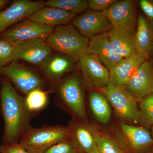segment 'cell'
<instances>
[{
	"instance_id": "cell-1",
	"label": "cell",
	"mask_w": 153,
	"mask_h": 153,
	"mask_svg": "<svg viewBox=\"0 0 153 153\" xmlns=\"http://www.w3.org/2000/svg\"><path fill=\"white\" fill-rule=\"evenodd\" d=\"M0 111L4 122L1 144L19 143L33 127L31 124L32 116L25 105V97L17 92L6 77L2 79L0 87Z\"/></svg>"
},
{
	"instance_id": "cell-2",
	"label": "cell",
	"mask_w": 153,
	"mask_h": 153,
	"mask_svg": "<svg viewBox=\"0 0 153 153\" xmlns=\"http://www.w3.org/2000/svg\"><path fill=\"white\" fill-rule=\"evenodd\" d=\"M89 40L73 25H66L54 29L45 41L52 50L79 61L86 54Z\"/></svg>"
},
{
	"instance_id": "cell-3",
	"label": "cell",
	"mask_w": 153,
	"mask_h": 153,
	"mask_svg": "<svg viewBox=\"0 0 153 153\" xmlns=\"http://www.w3.org/2000/svg\"><path fill=\"white\" fill-rule=\"evenodd\" d=\"M56 87L57 106L68 110L76 119L87 121L84 92L79 75L72 74L62 79Z\"/></svg>"
},
{
	"instance_id": "cell-4",
	"label": "cell",
	"mask_w": 153,
	"mask_h": 153,
	"mask_svg": "<svg viewBox=\"0 0 153 153\" xmlns=\"http://www.w3.org/2000/svg\"><path fill=\"white\" fill-rule=\"evenodd\" d=\"M70 137L68 127L61 125L32 127L19 143L31 153H44L54 145Z\"/></svg>"
},
{
	"instance_id": "cell-5",
	"label": "cell",
	"mask_w": 153,
	"mask_h": 153,
	"mask_svg": "<svg viewBox=\"0 0 153 153\" xmlns=\"http://www.w3.org/2000/svg\"><path fill=\"white\" fill-rule=\"evenodd\" d=\"M0 74L8 79L16 89L25 95L35 89L45 90L47 81L45 78L17 61H13L0 69Z\"/></svg>"
},
{
	"instance_id": "cell-6",
	"label": "cell",
	"mask_w": 153,
	"mask_h": 153,
	"mask_svg": "<svg viewBox=\"0 0 153 153\" xmlns=\"http://www.w3.org/2000/svg\"><path fill=\"white\" fill-rule=\"evenodd\" d=\"M99 89L122 119L134 123L139 121L140 111L136 100L125 88L117 87L109 82L105 87Z\"/></svg>"
},
{
	"instance_id": "cell-7",
	"label": "cell",
	"mask_w": 153,
	"mask_h": 153,
	"mask_svg": "<svg viewBox=\"0 0 153 153\" xmlns=\"http://www.w3.org/2000/svg\"><path fill=\"white\" fill-rule=\"evenodd\" d=\"M103 13L113 28L121 29L134 35L138 24L135 4L132 0L117 1Z\"/></svg>"
},
{
	"instance_id": "cell-8",
	"label": "cell",
	"mask_w": 153,
	"mask_h": 153,
	"mask_svg": "<svg viewBox=\"0 0 153 153\" xmlns=\"http://www.w3.org/2000/svg\"><path fill=\"white\" fill-rule=\"evenodd\" d=\"M54 29L25 19L5 31L1 38L13 45L34 38L45 40Z\"/></svg>"
},
{
	"instance_id": "cell-9",
	"label": "cell",
	"mask_w": 153,
	"mask_h": 153,
	"mask_svg": "<svg viewBox=\"0 0 153 153\" xmlns=\"http://www.w3.org/2000/svg\"><path fill=\"white\" fill-rule=\"evenodd\" d=\"M73 26L82 36L90 38L108 33L113 27L102 12L88 9L72 20Z\"/></svg>"
},
{
	"instance_id": "cell-10",
	"label": "cell",
	"mask_w": 153,
	"mask_h": 153,
	"mask_svg": "<svg viewBox=\"0 0 153 153\" xmlns=\"http://www.w3.org/2000/svg\"><path fill=\"white\" fill-rule=\"evenodd\" d=\"M45 6V2L31 0H16L7 8L0 11V34L16 25L38 9Z\"/></svg>"
},
{
	"instance_id": "cell-11",
	"label": "cell",
	"mask_w": 153,
	"mask_h": 153,
	"mask_svg": "<svg viewBox=\"0 0 153 153\" xmlns=\"http://www.w3.org/2000/svg\"><path fill=\"white\" fill-rule=\"evenodd\" d=\"M15 61L22 60L36 66H41L52 54V50L46 41L34 38L13 45Z\"/></svg>"
},
{
	"instance_id": "cell-12",
	"label": "cell",
	"mask_w": 153,
	"mask_h": 153,
	"mask_svg": "<svg viewBox=\"0 0 153 153\" xmlns=\"http://www.w3.org/2000/svg\"><path fill=\"white\" fill-rule=\"evenodd\" d=\"M124 88L136 101L153 93V61H144L132 75Z\"/></svg>"
},
{
	"instance_id": "cell-13",
	"label": "cell",
	"mask_w": 153,
	"mask_h": 153,
	"mask_svg": "<svg viewBox=\"0 0 153 153\" xmlns=\"http://www.w3.org/2000/svg\"><path fill=\"white\" fill-rule=\"evenodd\" d=\"M79 62L83 79L88 87L99 89L107 85L109 82V69L97 57L85 54Z\"/></svg>"
},
{
	"instance_id": "cell-14",
	"label": "cell",
	"mask_w": 153,
	"mask_h": 153,
	"mask_svg": "<svg viewBox=\"0 0 153 153\" xmlns=\"http://www.w3.org/2000/svg\"><path fill=\"white\" fill-rule=\"evenodd\" d=\"M76 61L60 53L52 54L41 66L44 78L56 87L66 73L74 70Z\"/></svg>"
},
{
	"instance_id": "cell-15",
	"label": "cell",
	"mask_w": 153,
	"mask_h": 153,
	"mask_svg": "<svg viewBox=\"0 0 153 153\" xmlns=\"http://www.w3.org/2000/svg\"><path fill=\"white\" fill-rule=\"evenodd\" d=\"M86 54L97 57L108 69L123 59L116 54L108 33L90 38Z\"/></svg>"
},
{
	"instance_id": "cell-16",
	"label": "cell",
	"mask_w": 153,
	"mask_h": 153,
	"mask_svg": "<svg viewBox=\"0 0 153 153\" xmlns=\"http://www.w3.org/2000/svg\"><path fill=\"white\" fill-rule=\"evenodd\" d=\"M146 60L137 52L131 57L123 58L109 69V82L124 88L135 71Z\"/></svg>"
},
{
	"instance_id": "cell-17",
	"label": "cell",
	"mask_w": 153,
	"mask_h": 153,
	"mask_svg": "<svg viewBox=\"0 0 153 153\" xmlns=\"http://www.w3.org/2000/svg\"><path fill=\"white\" fill-rule=\"evenodd\" d=\"M76 14L53 7L44 6L30 15L27 19L38 24L53 27L67 25Z\"/></svg>"
},
{
	"instance_id": "cell-18",
	"label": "cell",
	"mask_w": 153,
	"mask_h": 153,
	"mask_svg": "<svg viewBox=\"0 0 153 153\" xmlns=\"http://www.w3.org/2000/svg\"><path fill=\"white\" fill-rule=\"evenodd\" d=\"M134 41L137 52L150 60L153 53V22L141 14L138 16Z\"/></svg>"
},
{
	"instance_id": "cell-19",
	"label": "cell",
	"mask_w": 153,
	"mask_h": 153,
	"mask_svg": "<svg viewBox=\"0 0 153 153\" xmlns=\"http://www.w3.org/2000/svg\"><path fill=\"white\" fill-rule=\"evenodd\" d=\"M121 128L126 138L131 153H146L153 144L149 133L145 129L122 123Z\"/></svg>"
},
{
	"instance_id": "cell-20",
	"label": "cell",
	"mask_w": 153,
	"mask_h": 153,
	"mask_svg": "<svg viewBox=\"0 0 153 153\" xmlns=\"http://www.w3.org/2000/svg\"><path fill=\"white\" fill-rule=\"evenodd\" d=\"M70 138L80 153H93L96 150L95 136L86 122L76 120L68 127Z\"/></svg>"
},
{
	"instance_id": "cell-21",
	"label": "cell",
	"mask_w": 153,
	"mask_h": 153,
	"mask_svg": "<svg viewBox=\"0 0 153 153\" xmlns=\"http://www.w3.org/2000/svg\"><path fill=\"white\" fill-rule=\"evenodd\" d=\"M108 33L111 44L117 55L122 58H126L136 54L134 35L126 30L115 28H113Z\"/></svg>"
},
{
	"instance_id": "cell-22",
	"label": "cell",
	"mask_w": 153,
	"mask_h": 153,
	"mask_svg": "<svg viewBox=\"0 0 153 153\" xmlns=\"http://www.w3.org/2000/svg\"><path fill=\"white\" fill-rule=\"evenodd\" d=\"M89 103L91 111L96 119L102 123H107L111 117V109L109 102L102 94L91 91Z\"/></svg>"
},
{
	"instance_id": "cell-23",
	"label": "cell",
	"mask_w": 153,
	"mask_h": 153,
	"mask_svg": "<svg viewBox=\"0 0 153 153\" xmlns=\"http://www.w3.org/2000/svg\"><path fill=\"white\" fill-rule=\"evenodd\" d=\"M52 92L51 90L36 89L26 95L25 97V105L32 116L46 107L48 103L49 94Z\"/></svg>"
},
{
	"instance_id": "cell-24",
	"label": "cell",
	"mask_w": 153,
	"mask_h": 153,
	"mask_svg": "<svg viewBox=\"0 0 153 153\" xmlns=\"http://www.w3.org/2000/svg\"><path fill=\"white\" fill-rule=\"evenodd\" d=\"M45 6L57 8L63 10L77 14L85 12L88 9L86 0H48Z\"/></svg>"
},
{
	"instance_id": "cell-25",
	"label": "cell",
	"mask_w": 153,
	"mask_h": 153,
	"mask_svg": "<svg viewBox=\"0 0 153 153\" xmlns=\"http://www.w3.org/2000/svg\"><path fill=\"white\" fill-rule=\"evenodd\" d=\"M95 138L97 149L100 153H129L109 137L97 134Z\"/></svg>"
},
{
	"instance_id": "cell-26",
	"label": "cell",
	"mask_w": 153,
	"mask_h": 153,
	"mask_svg": "<svg viewBox=\"0 0 153 153\" xmlns=\"http://www.w3.org/2000/svg\"><path fill=\"white\" fill-rule=\"evenodd\" d=\"M139 111V120L146 125L153 126V93L141 100Z\"/></svg>"
},
{
	"instance_id": "cell-27",
	"label": "cell",
	"mask_w": 153,
	"mask_h": 153,
	"mask_svg": "<svg viewBox=\"0 0 153 153\" xmlns=\"http://www.w3.org/2000/svg\"><path fill=\"white\" fill-rule=\"evenodd\" d=\"M13 61H15L14 45L0 38V69Z\"/></svg>"
},
{
	"instance_id": "cell-28",
	"label": "cell",
	"mask_w": 153,
	"mask_h": 153,
	"mask_svg": "<svg viewBox=\"0 0 153 153\" xmlns=\"http://www.w3.org/2000/svg\"><path fill=\"white\" fill-rule=\"evenodd\" d=\"M44 153H80L70 138L58 143Z\"/></svg>"
},
{
	"instance_id": "cell-29",
	"label": "cell",
	"mask_w": 153,
	"mask_h": 153,
	"mask_svg": "<svg viewBox=\"0 0 153 153\" xmlns=\"http://www.w3.org/2000/svg\"><path fill=\"white\" fill-rule=\"evenodd\" d=\"M116 0H88V9L96 12H103Z\"/></svg>"
},
{
	"instance_id": "cell-30",
	"label": "cell",
	"mask_w": 153,
	"mask_h": 153,
	"mask_svg": "<svg viewBox=\"0 0 153 153\" xmlns=\"http://www.w3.org/2000/svg\"><path fill=\"white\" fill-rule=\"evenodd\" d=\"M1 153H31L27 151L20 143L0 146Z\"/></svg>"
},
{
	"instance_id": "cell-31",
	"label": "cell",
	"mask_w": 153,
	"mask_h": 153,
	"mask_svg": "<svg viewBox=\"0 0 153 153\" xmlns=\"http://www.w3.org/2000/svg\"><path fill=\"white\" fill-rule=\"evenodd\" d=\"M139 3L148 19L153 22V0H140Z\"/></svg>"
},
{
	"instance_id": "cell-32",
	"label": "cell",
	"mask_w": 153,
	"mask_h": 153,
	"mask_svg": "<svg viewBox=\"0 0 153 153\" xmlns=\"http://www.w3.org/2000/svg\"><path fill=\"white\" fill-rule=\"evenodd\" d=\"M8 2L9 1L7 0H0V10L4 7Z\"/></svg>"
},
{
	"instance_id": "cell-33",
	"label": "cell",
	"mask_w": 153,
	"mask_h": 153,
	"mask_svg": "<svg viewBox=\"0 0 153 153\" xmlns=\"http://www.w3.org/2000/svg\"><path fill=\"white\" fill-rule=\"evenodd\" d=\"M93 153H100L98 150H97V149H96V150Z\"/></svg>"
},
{
	"instance_id": "cell-34",
	"label": "cell",
	"mask_w": 153,
	"mask_h": 153,
	"mask_svg": "<svg viewBox=\"0 0 153 153\" xmlns=\"http://www.w3.org/2000/svg\"><path fill=\"white\" fill-rule=\"evenodd\" d=\"M2 79H1V77H0V87H1V83Z\"/></svg>"
},
{
	"instance_id": "cell-35",
	"label": "cell",
	"mask_w": 153,
	"mask_h": 153,
	"mask_svg": "<svg viewBox=\"0 0 153 153\" xmlns=\"http://www.w3.org/2000/svg\"><path fill=\"white\" fill-rule=\"evenodd\" d=\"M150 153H153V152H151Z\"/></svg>"
},
{
	"instance_id": "cell-36",
	"label": "cell",
	"mask_w": 153,
	"mask_h": 153,
	"mask_svg": "<svg viewBox=\"0 0 153 153\" xmlns=\"http://www.w3.org/2000/svg\"><path fill=\"white\" fill-rule=\"evenodd\" d=\"M0 153H1V152H0Z\"/></svg>"
}]
</instances>
